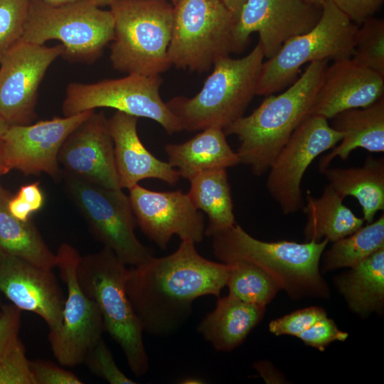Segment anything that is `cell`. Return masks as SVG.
Listing matches in <instances>:
<instances>
[{
  "instance_id": "1",
  "label": "cell",
  "mask_w": 384,
  "mask_h": 384,
  "mask_svg": "<svg viewBox=\"0 0 384 384\" xmlns=\"http://www.w3.org/2000/svg\"><path fill=\"white\" fill-rule=\"evenodd\" d=\"M230 265L202 257L195 242L181 240L178 249L152 257L128 270L125 289L144 332L167 336L186 321L198 297H220Z\"/></svg>"
},
{
  "instance_id": "2",
  "label": "cell",
  "mask_w": 384,
  "mask_h": 384,
  "mask_svg": "<svg viewBox=\"0 0 384 384\" xmlns=\"http://www.w3.org/2000/svg\"><path fill=\"white\" fill-rule=\"evenodd\" d=\"M328 60L309 63L302 76L284 92L269 95L248 116L223 129L240 141V164L257 176L266 173L294 130L310 115Z\"/></svg>"
},
{
  "instance_id": "3",
  "label": "cell",
  "mask_w": 384,
  "mask_h": 384,
  "mask_svg": "<svg viewBox=\"0 0 384 384\" xmlns=\"http://www.w3.org/2000/svg\"><path fill=\"white\" fill-rule=\"evenodd\" d=\"M212 238L214 255L220 262L252 263L294 299L329 297V288L319 272V262L329 242L326 239L304 243L265 242L251 236L236 223Z\"/></svg>"
},
{
  "instance_id": "4",
  "label": "cell",
  "mask_w": 384,
  "mask_h": 384,
  "mask_svg": "<svg viewBox=\"0 0 384 384\" xmlns=\"http://www.w3.org/2000/svg\"><path fill=\"white\" fill-rule=\"evenodd\" d=\"M264 58L259 43L242 58L223 57L214 63L212 73L195 96H177L166 102L182 131L223 129L243 116L256 95Z\"/></svg>"
},
{
  "instance_id": "5",
  "label": "cell",
  "mask_w": 384,
  "mask_h": 384,
  "mask_svg": "<svg viewBox=\"0 0 384 384\" xmlns=\"http://www.w3.org/2000/svg\"><path fill=\"white\" fill-rule=\"evenodd\" d=\"M110 59L119 72L156 76L171 64L168 56L174 5L168 0H114Z\"/></svg>"
},
{
  "instance_id": "6",
  "label": "cell",
  "mask_w": 384,
  "mask_h": 384,
  "mask_svg": "<svg viewBox=\"0 0 384 384\" xmlns=\"http://www.w3.org/2000/svg\"><path fill=\"white\" fill-rule=\"evenodd\" d=\"M126 265L113 251L103 247L81 256L76 274L83 292L98 307L104 331L119 344L131 371L140 377L149 370V359L143 328L126 292Z\"/></svg>"
},
{
  "instance_id": "7",
  "label": "cell",
  "mask_w": 384,
  "mask_h": 384,
  "mask_svg": "<svg viewBox=\"0 0 384 384\" xmlns=\"http://www.w3.org/2000/svg\"><path fill=\"white\" fill-rule=\"evenodd\" d=\"M114 38V18L110 10L90 0L53 5L30 0L22 41L44 45L58 40L64 55L81 61H93Z\"/></svg>"
},
{
  "instance_id": "8",
  "label": "cell",
  "mask_w": 384,
  "mask_h": 384,
  "mask_svg": "<svg viewBox=\"0 0 384 384\" xmlns=\"http://www.w3.org/2000/svg\"><path fill=\"white\" fill-rule=\"evenodd\" d=\"M321 9L320 19L311 30L290 38L263 62L256 95L267 96L292 85L306 63L351 58L358 26L330 0H325Z\"/></svg>"
},
{
  "instance_id": "9",
  "label": "cell",
  "mask_w": 384,
  "mask_h": 384,
  "mask_svg": "<svg viewBox=\"0 0 384 384\" xmlns=\"http://www.w3.org/2000/svg\"><path fill=\"white\" fill-rule=\"evenodd\" d=\"M235 23L220 0H177L168 48L171 65L208 71L217 60L235 52Z\"/></svg>"
},
{
  "instance_id": "10",
  "label": "cell",
  "mask_w": 384,
  "mask_h": 384,
  "mask_svg": "<svg viewBox=\"0 0 384 384\" xmlns=\"http://www.w3.org/2000/svg\"><path fill=\"white\" fill-rule=\"evenodd\" d=\"M65 191L96 240L125 264L137 266L154 256L137 238L130 200L122 188H108L62 171Z\"/></svg>"
},
{
  "instance_id": "11",
  "label": "cell",
  "mask_w": 384,
  "mask_h": 384,
  "mask_svg": "<svg viewBox=\"0 0 384 384\" xmlns=\"http://www.w3.org/2000/svg\"><path fill=\"white\" fill-rule=\"evenodd\" d=\"M160 75L127 74L94 83H70L63 103L64 116L97 108H112L137 117L152 119L171 134L182 131L178 120L161 97Z\"/></svg>"
},
{
  "instance_id": "12",
  "label": "cell",
  "mask_w": 384,
  "mask_h": 384,
  "mask_svg": "<svg viewBox=\"0 0 384 384\" xmlns=\"http://www.w3.org/2000/svg\"><path fill=\"white\" fill-rule=\"evenodd\" d=\"M56 267L66 285L60 325L49 331L48 340L53 356L63 366L83 363L87 352L102 338L104 326L97 306L82 289L76 268L81 255L68 243L58 249Z\"/></svg>"
},
{
  "instance_id": "13",
  "label": "cell",
  "mask_w": 384,
  "mask_h": 384,
  "mask_svg": "<svg viewBox=\"0 0 384 384\" xmlns=\"http://www.w3.org/2000/svg\"><path fill=\"white\" fill-rule=\"evenodd\" d=\"M343 134L328 119L309 115L294 130L269 169L266 187L284 214L303 209V176L313 161L338 144Z\"/></svg>"
},
{
  "instance_id": "14",
  "label": "cell",
  "mask_w": 384,
  "mask_h": 384,
  "mask_svg": "<svg viewBox=\"0 0 384 384\" xmlns=\"http://www.w3.org/2000/svg\"><path fill=\"white\" fill-rule=\"evenodd\" d=\"M63 54L61 44L48 47L20 41L0 56V114L9 126L35 119L40 83Z\"/></svg>"
},
{
  "instance_id": "15",
  "label": "cell",
  "mask_w": 384,
  "mask_h": 384,
  "mask_svg": "<svg viewBox=\"0 0 384 384\" xmlns=\"http://www.w3.org/2000/svg\"><path fill=\"white\" fill-rule=\"evenodd\" d=\"M321 6L304 0H247L233 28L235 52L259 34L265 58H272L290 38L311 30L319 22Z\"/></svg>"
},
{
  "instance_id": "16",
  "label": "cell",
  "mask_w": 384,
  "mask_h": 384,
  "mask_svg": "<svg viewBox=\"0 0 384 384\" xmlns=\"http://www.w3.org/2000/svg\"><path fill=\"white\" fill-rule=\"evenodd\" d=\"M94 110L55 117L35 124L9 126L0 139L1 154L8 170H18L24 176L45 173L58 180L62 177L58 160L62 144Z\"/></svg>"
},
{
  "instance_id": "17",
  "label": "cell",
  "mask_w": 384,
  "mask_h": 384,
  "mask_svg": "<svg viewBox=\"0 0 384 384\" xmlns=\"http://www.w3.org/2000/svg\"><path fill=\"white\" fill-rule=\"evenodd\" d=\"M129 191L137 226L160 248L165 249L174 235L195 243L204 238L203 216L188 193L181 190L155 191L139 184Z\"/></svg>"
},
{
  "instance_id": "18",
  "label": "cell",
  "mask_w": 384,
  "mask_h": 384,
  "mask_svg": "<svg viewBox=\"0 0 384 384\" xmlns=\"http://www.w3.org/2000/svg\"><path fill=\"white\" fill-rule=\"evenodd\" d=\"M0 292L20 310L38 315L49 331L60 325L65 297L52 270L0 250Z\"/></svg>"
},
{
  "instance_id": "19",
  "label": "cell",
  "mask_w": 384,
  "mask_h": 384,
  "mask_svg": "<svg viewBox=\"0 0 384 384\" xmlns=\"http://www.w3.org/2000/svg\"><path fill=\"white\" fill-rule=\"evenodd\" d=\"M63 171L90 183L121 188L108 119L95 110L65 139L58 156Z\"/></svg>"
},
{
  "instance_id": "20",
  "label": "cell",
  "mask_w": 384,
  "mask_h": 384,
  "mask_svg": "<svg viewBox=\"0 0 384 384\" xmlns=\"http://www.w3.org/2000/svg\"><path fill=\"white\" fill-rule=\"evenodd\" d=\"M384 97V77L351 58L327 66L309 114L327 119L343 111L368 107Z\"/></svg>"
},
{
  "instance_id": "21",
  "label": "cell",
  "mask_w": 384,
  "mask_h": 384,
  "mask_svg": "<svg viewBox=\"0 0 384 384\" xmlns=\"http://www.w3.org/2000/svg\"><path fill=\"white\" fill-rule=\"evenodd\" d=\"M137 121L138 117L119 111L108 119L119 187L129 190L146 178L175 185L180 178L177 171L169 162L154 156L142 144Z\"/></svg>"
},
{
  "instance_id": "22",
  "label": "cell",
  "mask_w": 384,
  "mask_h": 384,
  "mask_svg": "<svg viewBox=\"0 0 384 384\" xmlns=\"http://www.w3.org/2000/svg\"><path fill=\"white\" fill-rule=\"evenodd\" d=\"M331 119L330 126L341 132L343 137L339 144L321 158V172L329 167L336 157L346 160L358 148L373 153L384 151V97L368 107L339 112Z\"/></svg>"
},
{
  "instance_id": "23",
  "label": "cell",
  "mask_w": 384,
  "mask_h": 384,
  "mask_svg": "<svg viewBox=\"0 0 384 384\" xmlns=\"http://www.w3.org/2000/svg\"><path fill=\"white\" fill-rule=\"evenodd\" d=\"M169 164L180 177L188 181L201 172L227 169L240 164L226 140L223 129L210 127L202 130L189 140L164 146Z\"/></svg>"
},
{
  "instance_id": "24",
  "label": "cell",
  "mask_w": 384,
  "mask_h": 384,
  "mask_svg": "<svg viewBox=\"0 0 384 384\" xmlns=\"http://www.w3.org/2000/svg\"><path fill=\"white\" fill-rule=\"evenodd\" d=\"M265 307L230 294L218 297L215 308L202 319L197 330L215 349L230 351L240 346L260 323Z\"/></svg>"
},
{
  "instance_id": "25",
  "label": "cell",
  "mask_w": 384,
  "mask_h": 384,
  "mask_svg": "<svg viewBox=\"0 0 384 384\" xmlns=\"http://www.w3.org/2000/svg\"><path fill=\"white\" fill-rule=\"evenodd\" d=\"M329 184L343 198L353 196L361 205L363 220H374L384 210V158L368 156L363 166L326 168L321 172Z\"/></svg>"
},
{
  "instance_id": "26",
  "label": "cell",
  "mask_w": 384,
  "mask_h": 384,
  "mask_svg": "<svg viewBox=\"0 0 384 384\" xmlns=\"http://www.w3.org/2000/svg\"><path fill=\"white\" fill-rule=\"evenodd\" d=\"M343 201L329 184L318 198L307 191L302 209L306 217L304 230L306 241L326 239L334 242L363 225V218L357 217Z\"/></svg>"
},
{
  "instance_id": "27",
  "label": "cell",
  "mask_w": 384,
  "mask_h": 384,
  "mask_svg": "<svg viewBox=\"0 0 384 384\" xmlns=\"http://www.w3.org/2000/svg\"><path fill=\"white\" fill-rule=\"evenodd\" d=\"M351 311L361 317L381 313L384 306V247L336 279Z\"/></svg>"
},
{
  "instance_id": "28",
  "label": "cell",
  "mask_w": 384,
  "mask_h": 384,
  "mask_svg": "<svg viewBox=\"0 0 384 384\" xmlns=\"http://www.w3.org/2000/svg\"><path fill=\"white\" fill-rule=\"evenodd\" d=\"M11 194L0 185V250L41 267H56V255L49 248L34 223L21 221L9 210Z\"/></svg>"
},
{
  "instance_id": "29",
  "label": "cell",
  "mask_w": 384,
  "mask_h": 384,
  "mask_svg": "<svg viewBox=\"0 0 384 384\" xmlns=\"http://www.w3.org/2000/svg\"><path fill=\"white\" fill-rule=\"evenodd\" d=\"M227 169L199 173L191 180L188 195L193 206L208 216L205 235H213L235 223Z\"/></svg>"
},
{
  "instance_id": "30",
  "label": "cell",
  "mask_w": 384,
  "mask_h": 384,
  "mask_svg": "<svg viewBox=\"0 0 384 384\" xmlns=\"http://www.w3.org/2000/svg\"><path fill=\"white\" fill-rule=\"evenodd\" d=\"M384 247V214L353 233L334 242L325 252L323 270L353 267Z\"/></svg>"
},
{
  "instance_id": "31",
  "label": "cell",
  "mask_w": 384,
  "mask_h": 384,
  "mask_svg": "<svg viewBox=\"0 0 384 384\" xmlns=\"http://www.w3.org/2000/svg\"><path fill=\"white\" fill-rule=\"evenodd\" d=\"M229 265L226 286L230 295L245 302L266 306L279 291L271 277L252 263L236 260Z\"/></svg>"
},
{
  "instance_id": "32",
  "label": "cell",
  "mask_w": 384,
  "mask_h": 384,
  "mask_svg": "<svg viewBox=\"0 0 384 384\" xmlns=\"http://www.w3.org/2000/svg\"><path fill=\"white\" fill-rule=\"evenodd\" d=\"M351 58L384 77V20L370 17L358 27Z\"/></svg>"
},
{
  "instance_id": "33",
  "label": "cell",
  "mask_w": 384,
  "mask_h": 384,
  "mask_svg": "<svg viewBox=\"0 0 384 384\" xmlns=\"http://www.w3.org/2000/svg\"><path fill=\"white\" fill-rule=\"evenodd\" d=\"M30 0H0V56L21 40Z\"/></svg>"
},
{
  "instance_id": "34",
  "label": "cell",
  "mask_w": 384,
  "mask_h": 384,
  "mask_svg": "<svg viewBox=\"0 0 384 384\" xmlns=\"http://www.w3.org/2000/svg\"><path fill=\"white\" fill-rule=\"evenodd\" d=\"M83 363L91 373L109 383H136L118 368L102 338L87 352Z\"/></svg>"
},
{
  "instance_id": "35",
  "label": "cell",
  "mask_w": 384,
  "mask_h": 384,
  "mask_svg": "<svg viewBox=\"0 0 384 384\" xmlns=\"http://www.w3.org/2000/svg\"><path fill=\"white\" fill-rule=\"evenodd\" d=\"M0 384H34L30 360L21 338L0 357Z\"/></svg>"
},
{
  "instance_id": "36",
  "label": "cell",
  "mask_w": 384,
  "mask_h": 384,
  "mask_svg": "<svg viewBox=\"0 0 384 384\" xmlns=\"http://www.w3.org/2000/svg\"><path fill=\"white\" fill-rule=\"evenodd\" d=\"M326 316L325 309L321 307H306L272 320L270 323L269 329L275 336L289 335L297 337L302 332Z\"/></svg>"
},
{
  "instance_id": "37",
  "label": "cell",
  "mask_w": 384,
  "mask_h": 384,
  "mask_svg": "<svg viewBox=\"0 0 384 384\" xmlns=\"http://www.w3.org/2000/svg\"><path fill=\"white\" fill-rule=\"evenodd\" d=\"M44 204L43 193L39 182L22 186L8 202L9 212L21 221L31 220V215L42 208Z\"/></svg>"
},
{
  "instance_id": "38",
  "label": "cell",
  "mask_w": 384,
  "mask_h": 384,
  "mask_svg": "<svg viewBox=\"0 0 384 384\" xmlns=\"http://www.w3.org/2000/svg\"><path fill=\"white\" fill-rule=\"evenodd\" d=\"M348 336V333L341 331L327 316L297 336L306 345L321 351L331 343L335 341H344Z\"/></svg>"
},
{
  "instance_id": "39",
  "label": "cell",
  "mask_w": 384,
  "mask_h": 384,
  "mask_svg": "<svg viewBox=\"0 0 384 384\" xmlns=\"http://www.w3.org/2000/svg\"><path fill=\"white\" fill-rule=\"evenodd\" d=\"M34 384H82L77 375L49 361H30Z\"/></svg>"
},
{
  "instance_id": "40",
  "label": "cell",
  "mask_w": 384,
  "mask_h": 384,
  "mask_svg": "<svg viewBox=\"0 0 384 384\" xmlns=\"http://www.w3.org/2000/svg\"><path fill=\"white\" fill-rule=\"evenodd\" d=\"M0 357L6 353L20 338L21 310L12 304L0 307Z\"/></svg>"
},
{
  "instance_id": "41",
  "label": "cell",
  "mask_w": 384,
  "mask_h": 384,
  "mask_svg": "<svg viewBox=\"0 0 384 384\" xmlns=\"http://www.w3.org/2000/svg\"><path fill=\"white\" fill-rule=\"evenodd\" d=\"M353 23H362L379 10L384 0H330Z\"/></svg>"
},
{
  "instance_id": "42",
  "label": "cell",
  "mask_w": 384,
  "mask_h": 384,
  "mask_svg": "<svg viewBox=\"0 0 384 384\" xmlns=\"http://www.w3.org/2000/svg\"><path fill=\"white\" fill-rule=\"evenodd\" d=\"M224 6L230 11L236 21L243 5L247 0H220Z\"/></svg>"
},
{
  "instance_id": "43",
  "label": "cell",
  "mask_w": 384,
  "mask_h": 384,
  "mask_svg": "<svg viewBox=\"0 0 384 384\" xmlns=\"http://www.w3.org/2000/svg\"><path fill=\"white\" fill-rule=\"evenodd\" d=\"M90 1L98 6H106V5L109 6V4L114 0H90ZM168 1H169L174 5L176 2L177 0H168Z\"/></svg>"
},
{
  "instance_id": "44",
  "label": "cell",
  "mask_w": 384,
  "mask_h": 384,
  "mask_svg": "<svg viewBox=\"0 0 384 384\" xmlns=\"http://www.w3.org/2000/svg\"><path fill=\"white\" fill-rule=\"evenodd\" d=\"M9 171L8 170L4 161V159H3V156H2V154H1V142H0V177L8 173Z\"/></svg>"
},
{
  "instance_id": "45",
  "label": "cell",
  "mask_w": 384,
  "mask_h": 384,
  "mask_svg": "<svg viewBox=\"0 0 384 384\" xmlns=\"http://www.w3.org/2000/svg\"><path fill=\"white\" fill-rule=\"evenodd\" d=\"M43 1L48 4H50L53 5H60V4H65L73 1H76L78 0H41Z\"/></svg>"
},
{
  "instance_id": "46",
  "label": "cell",
  "mask_w": 384,
  "mask_h": 384,
  "mask_svg": "<svg viewBox=\"0 0 384 384\" xmlns=\"http://www.w3.org/2000/svg\"><path fill=\"white\" fill-rule=\"evenodd\" d=\"M9 127V124L5 122L0 114V139L4 134Z\"/></svg>"
},
{
  "instance_id": "47",
  "label": "cell",
  "mask_w": 384,
  "mask_h": 384,
  "mask_svg": "<svg viewBox=\"0 0 384 384\" xmlns=\"http://www.w3.org/2000/svg\"><path fill=\"white\" fill-rule=\"evenodd\" d=\"M181 383H203V381L198 378H188L182 380Z\"/></svg>"
},
{
  "instance_id": "48",
  "label": "cell",
  "mask_w": 384,
  "mask_h": 384,
  "mask_svg": "<svg viewBox=\"0 0 384 384\" xmlns=\"http://www.w3.org/2000/svg\"><path fill=\"white\" fill-rule=\"evenodd\" d=\"M305 1L308 2V3H310V4H315V5H318V6H321L322 3L325 1V0H304Z\"/></svg>"
},
{
  "instance_id": "49",
  "label": "cell",
  "mask_w": 384,
  "mask_h": 384,
  "mask_svg": "<svg viewBox=\"0 0 384 384\" xmlns=\"http://www.w3.org/2000/svg\"><path fill=\"white\" fill-rule=\"evenodd\" d=\"M1 310H0V316H1Z\"/></svg>"
}]
</instances>
